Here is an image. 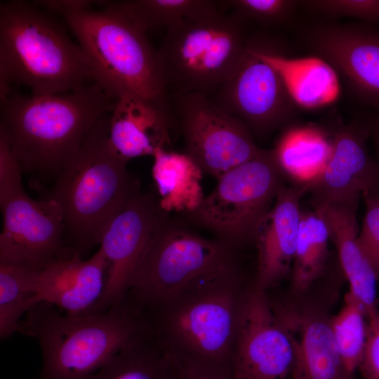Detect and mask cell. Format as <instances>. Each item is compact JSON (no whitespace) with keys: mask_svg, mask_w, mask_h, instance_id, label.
<instances>
[{"mask_svg":"<svg viewBox=\"0 0 379 379\" xmlns=\"http://www.w3.org/2000/svg\"><path fill=\"white\" fill-rule=\"evenodd\" d=\"M273 309L292 343L289 379H354L342 363L330 318L314 311Z\"/></svg>","mask_w":379,"mask_h":379,"instance_id":"cell-19","label":"cell"},{"mask_svg":"<svg viewBox=\"0 0 379 379\" xmlns=\"http://www.w3.org/2000/svg\"><path fill=\"white\" fill-rule=\"evenodd\" d=\"M0 263L40 270L67 248L62 214L53 200L33 199L21 187L0 197Z\"/></svg>","mask_w":379,"mask_h":379,"instance_id":"cell-16","label":"cell"},{"mask_svg":"<svg viewBox=\"0 0 379 379\" xmlns=\"http://www.w3.org/2000/svg\"><path fill=\"white\" fill-rule=\"evenodd\" d=\"M146 32L166 30L184 21L199 20L222 13V1L131 0L119 1Z\"/></svg>","mask_w":379,"mask_h":379,"instance_id":"cell-28","label":"cell"},{"mask_svg":"<svg viewBox=\"0 0 379 379\" xmlns=\"http://www.w3.org/2000/svg\"><path fill=\"white\" fill-rule=\"evenodd\" d=\"M298 5L328 17H350L364 23L379 24V0H305Z\"/></svg>","mask_w":379,"mask_h":379,"instance_id":"cell-31","label":"cell"},{"mask_svg":"<svg viewBox=\"0 0 379 379\" xmlns=\"http://www.w3.org/2000/svg\"><path fill=\"white\" fill-rule=\"evenodd\" d=\"M272 150L284 179L305 191L325 168L332 142L327 128L316 124L289 126Z\"/></svg>","mask_w":379,"mask_h":379,"instance_id":"cell-23","label":"cell"},{"mask_svg":"<svg viewBox=\"0 0 379 379\" xmlns=\"http://www.w3.org/2000/svg\"><path fill=\"white\" fill-rule=\"evenodd\" d=\"M257 53L281 74L298 107L315 109L334 102L340 93L337 72L325 60L311 56H286L270 41L253 38Z\"/></svg>","mask_w":379,"mask_h":379,"instance_id":"cell-22","label":"cell"},{"mask_svg":"<svg viewBox=\"0 0 379 379\" xmlns=\"http://www.w3.org/2000/svg\"><path fill=\"white\" fill-rule=\"evenodd\" d=\"M363 199L366 210L358 241L379 280V196H365Z\"/></svg>","mask_w":379,"mask_h":379,"instance_id":"cell-32","label":"cell"},{"mask_svg":"<svg viewBox=\"0 0 379 379\" xmlns=\"http://www.w3.org/2000/svg\"><path fill=\"white\" fill-rule=\"evenodd\" d=\"M327 129L332 142L330 159L305 190L311 194L313 208L358 206L361 197L379 196V163L369 153V135L361 119L346 124L335 118Z\"/></svg>","mask_w":379,"mask_h":379,"instance_id":"cell-15","label":"cell"},{"mask_svg":"<svg viewBox=\"0 0 379 379\" xmlns=\"http://www.w3.org/2000/svg\"><path fill=\"white\" fill-rule=\"evenodd\" d=\"M107 267L100 248L83 260L79 251L69 247L38 270V302L49 303L68 315L92 314L102 295Z\"/></svg>","mask_w":379,"mask_h":379,"instance_id":"cell-17","label":"cell"},{"mask_svg":"<svg viewBox=\"0 0 379 379\" xmlns=\"http://www.w3.org/2000/svg\"><path fill=\"white\" fill-rule=\"evenodd\" d=\"M92 69L94 79L117 98L132 94L172 114L170 94L147 32L121 7L105 4L63 17Z\"/></svg>","mask_w":379,"mask_h":379,"instance_id":"cell-6","label":"cell"},{"mask_svg":"<svg viewBox=\"0 0 379 379\" xmlns=\"http://www.w3.org/2000/svg\"><path fill=\"white\" fill-rule=\"evenodd\" d=\"M328 226L316 209H302L295 253L291 272V286L295 294L309 289L321 276L329 257Z\"/></svg>","mask_w":379,"mask_h":379,"instance_id":"cell-25","label":"cell"},{"mask_svg":"<svg viewBox=\"0 0 379 379\" xmlns=\"http://www.w3.org/2000/svg\"><path fill=\"white\" fill-rule=\"evenodd\" d=\"M303 188L284 184L257 229L258 265L253 286L265 291L291 274L301 219Z\"/></svg>","mask_w":379,"mask_h":379,"instance_id":"cell-18","label":"cell"},{"mask_svg":"<svg viewBox=\"0 0 379 379\" xmlns=\"http://www.w3.org/2000/svg\"><path fill=\"white\" fill-rule=\"evenodd\" d=\"M22 173L9 144L0 135V197L22 187Z\"/></svg>","mask_w":379,"mask_h":379,"instance_id":"cell-34","label":"cell"},{"mask_svg":"<svg viewBox=\"0 0 379 379\" xmlns=\"http://www.w3.org/2000/svg\"><path fill=\"white\" fill-rule=\"evenodd\" d=\"M244 20L236 13L222 12L168 28L157 50L168 92L215 93L245 51Z\"/></svg>","mask_w":379,"mask_h":379,"instance_id":"cell-8","label":"cell"},{"mask_svg":"<svg viewBox=\"0 0 379 379\" xmlns=\"http://www.w3.org/2000/svg\"><path fill=\"white\" fill-rule=\"evenodd\" d=\"M358 370L364 379H379V310L368 319L366 340Z\"/></svg>","mask_w":379,"mask_h":379,"instance_id":"cell-33","label":"cell"},{"mask_svg":"<svg viewBox=\"0 0 379 379\" xmlns=\"http://www.w3.org/2000/svg\"><path fill=\"white\" fill-rule=\"evenodd\" d=\"M172 379H233L232 377L208 373H187L175 370Z\"/></svg>","mask_w":379,"mask_h":379,"instance_id":"cell-37","label":"cell"},{"mask_svg":"<svg viewBox=\"0 0 379 379\" xmlns=\"http://www.w3.org/2000/svg\"><path fill=\"white\" fill-rule=\"evenodd\" d=\"M174 371L149 331L88 379H172Z\"/></svg>","mask_w":379,"mask_h":379,"instance_id":"cell-26","label":"cell"},{"mask_svg":"<svg viewBox=\"0 0 379 379\" xmlns=\"http://www.w3.org/2000/svg\"><path fill=\"white\" fill-rule=\"evenodd\" d=\"M168 217L157 197L140 191L110 221L100 242L108 262L105 285L92 314L104 312L126 300L156 232Z\"/></svg>","mask_w":379,"mask_h":379,"instance_id":"cell-12","label":"cell"},{"mask_svg":"<svg viewBox=\"0 0 379 379\" xmlns=\"http://www.w3.org/2000/svg\"><path fill=\"white\" fill-rule=\"evenodd\" d=\"M92 1L86 0H43L33 3L39 8H44L62 16L73 14L91 8Z\"/></svg>","mask_w":379,"mask_h":379,"instance_id":"cell-35","label":"cell"},{"mask_svg":"<svg viewBox=\"0 0 379 379\" xmlns=\"http://www.w3.org/2000/svg\"><path fill=\"white\" fill-rule=\"evenodd\" d=\"M95 82L79 44L56 21L33 4L0 5V98L12 83L32 95L67 93Z\"/></svg>","mask_w":379,"mask_h":379,"instance_id":"cell-3","label":"cell"},{"mask_svg":"<svg viewBox=\"0 0 379 379\" xmlns=\"http://www.w3.org/2000/svg\"><path fill=\"white\" fill-rule=\"evenodd\" d=\"M234 248L168 217L132 279L130 303L142 312L152 310L205 285L240 277Z\"/></svg>","mask_w":379,"mask_h":379,"instance_id":"cell-7","label":"cell"},{"mask_svg":"<svg viewBox=\"0 0 379 379\" xmlns=\"http://www.w3.org/2000/svg\"><path fill=\"white\" fill-rule=\"evenodd\" d=\"M302 41L344 79L361 104L379 112V28L366 23L314 22Z\"/></svg>","mask_w":379,"mask_h":379,"instance_id":"cell-13","label":"cell"},{"mask_svg":"<svg viewBox=\"0 0 379 379\" xmlns=\"http://www.w3.org/2000/svg\"><path fill=\"white\" fill-rule=\"evenodd\" d=\"M285 179L271 149L229 171L200 206L185 215L234 248L254 241L257 229Z\"/></svg>","mask_w":379,"mask_h":379,"instance_id":"cell-9","label":"cell"},{"mask_svg":"<svg viewBox=\"0 0 379 379\" xmlns=\"http://www.w3.org/2000/svg\"><path fill=\"white\" fill-rule=\"evenodd\" d=\"M174 117L142 98L122 94L108 116L109 141L123 159L152 156L158 147L171 149Z\"/></svg>","mask_w":379,"mask_h":379,"instance_id":"cell-20","label":"cell"},{"mask_svg":"<svg viewBox=\"0 0 379 379\" xmlns=\"http://www.w3.org/2000/svg\"><path fill=\"white\" fill-rule=\"evenodd\" d=\"M313 208L325 220L341 269L349 283V291L361 302L368 319L378 310V278L358 241V206L327 204Z\"/></svg>","mask_w":379,"mask_h":379,"instance_id":"cell-21","label":"cell"},{"mask_svg":"<svg viewBox=\"0 0 379 379\" xmlns=\"http://www.w3.org/2000/svg\"><path fill=\"white\" fill-rule=\"evenodd\" d=\"M224 6L234 10L245 20L275 25L290 20L298 1L294 0H230L222 1Z\"/></svg>","mask_w":379,"mask_h":379,"instance_id":"cell-30","label":"cell"},{"mask_svg":"<svg viewBox=\"0 0 379 379\" xmlns=\"http://www.w3.org/2000/svg\"><path fill=\"white\" fill-rule=\"evenodd\" d=\"M39 270L0 263V337L22 333L21 317L39 303L36 276Z\"/></svg>","mask_w":379,"mask_h":379,"instance_id":"cell-27","label":"cell"},{"mask_svg":"<svg viewBox=\"0 0 379 379\" xmlns=\"http://www.w3.org/2000/svg\"><path fill=\"white\" fill-rule=\"evenodd\" d=\"M360 119L367 128L369 139H371L373 142L379 163V112L364 114Z\"/></svg>","mask_w":379,"mask_h":379,"instance_id":"cell-36","label":"cell"},{"mask_svg":"<svg viewBox=\"0 0 379 379\" xmlns=\"http://www.w3.org/2000/svg\"><path fill=\"white\" fill-rule=\"evenodd\" d=\"M289 335L266 292L252 285L243 294L232 360L233 379H289Z\"/></svg>","mask_w":379,"mask_h":379,"instance_id":"cell-14","label":"cell"},{"mask_svg":"<svg viewBox=\"0 0 379 379\" xmlns=\"http://www.w3.org/2000/svg\"><path fill=\"white\" fill-rule=\"evenodd\" d=\"M244 292L240 277L205 285L150 310L151 332L173 368L232 378Z\"/></svg>","mask_w":379,"mask_h":379,"instance_id":"cell-2","label":"cell"},{"mask_svg":"<svg viewBox=\"0 0 379 379\" xmlns=\"http://www.w3.org/2000/svg\"><path fill=\"white\" fill-rule=\"evenodd\" d=\"M116 99L96 82L58 94L11 93L1 101L0 135L22 172L55 177Z\"/></svg>","mask_w":379,"mask_h":379,"instance_id":"cell-1","label":"cell"},{"mask_svg":"<svg viewBox=\"0 0 379 379\" xmlns=\"http://www.w3.org/2000/svg\"><path fill=\"white\" fill-rule=\"evenodd\" d=\"M367 318L361 302L350 291L337 314L330 318L336 347L346 371L354 377L361 364L366 340Z\"/></svg>","mask_w":379,"mask_h":379,"instance_id":"cell-29","label":"cell"},{"mask_svg":"<svg viewBox=\"0 0 379 379\" xmlns=\"http://www.w3.org/2000/svg\"><path fill=\"white\" fill-rule=\"evenodd\" d=\"M152 177L161 208L166 213L184 215L195 211L204 194L201 187L203 171L185 152L158 147L154 152Z\"/></svg>","mask_w":379,"mask_h":379,"instance_id":"cell-24","label":"cell"},{"mask_svg":"<svg viewBox=\"0 0 379 379\" xmlns=\"http://www.w3.org/2000/svg\"><path fill=\"white\" fill-rule=\"evenodd\" d=\"M21 327L41 350L38 379H88L150 331L144 314L126 301L104 312L81 315L62 314L41 302L27 312Z\"/></svg>","mask_w":379,"mask_h":379,"instance_id":"cell-5","label":"cell"},{"mask_svg":"<svg viewBox=\"0 0 379 379\" xmlns=\"http://www.w3.org/2000/svg\"><path fill=\"white\" fill-rule=\"evenodd\" d=\"M127 162L111 147L104 117L55 177L48 198L59 206L72 248L81 255L100 244L110 221L140 192Z\"/></svg>","mask_w":379,"mask_h":379,"instance_id":"cell-4","label":"cell"},{"mask_svg":"<svg viewBox=\"0 0 379 379\" xmlns=\"http://www.w3.org/2000/svg\"><path fill=\"white\" fill-rule=\"evenodd\" d=\"M171 113L185 153L217 179L260 151L248 126L200 93H171Z\"/></svg>","mask_w":379,"mask_h":379,"instance_id":"cell-10","label":"cell"},{"mask_svg":"<svg viewBox=\"0 0 379 379\" xmlns=\"http://www.w3.org/2000/svg\"><path fill=\"white\" fill-rule=\"evenodd\" d=\"M211 100L261 136L286 126L298 107L279 72L257 53L253 38Z\"/></svg>","mask_w":379,"mask_h":379,"instance_id":"cell-11","label":"cell"}]
</instances>
